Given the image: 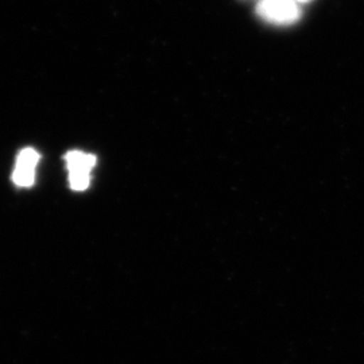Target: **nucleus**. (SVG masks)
I'll use <instances>...</instances> for the list:
<instances>
[{"instance_id": "obj_1", "label": "nucleus", "mask_w": 364, "mask_h": 364, "mask_svg": "<svg viewBox=\"0 0 364 364\" xmlns=\"http://www.w3.org/2000/svg\"><path fill=\"white\" fill-rule=\"evenodd\" d=\"M65 164L70 188L76 192L88 189L91 183V171L96 165V156L80 150H72L66 153Z\"/></svg>"}, {"instance_id": "obj_2", "label": "nucleus", "mask_w": 364, "mask_h": 364, "mask_svg": "<svg viewBox=\"0 0 364 364\" xmlns=\"http://www.w3.org/2000/svg\"><path fill=\"white\" fill-rule=\"evenodd\" d=\"M257 13L274 25H291L299 21L301 10L296 0H260Z\"/></svg>"}, {"instance_id": "obj_3", "label": "nucleus", "mask_w": 364, "mask_h": 364, "mask_svg": "<svg viewBox=\"0 0 364 364\" xmlns=\"http://www.w3.org/2000/svg\"><path fill=\"white\" fill-rule=\"evenodd\" d=\"M39 162L38 151L33 147H25L16 158L13 171V181L16 186L28 188L36 181V169Z\"/></svg>"}, {"instance_id": "obj_4", "label": "nucleus", "mask_w": 364, "mask_h": 364, "mask_svg": "<svg viewBox=\"0 0 364 364\" xmlns=\"http://www.w3.org/2000/svg\"><path fill=\"white\" fill-rule=\"evenodd\" d=\"M296 1H299V3H308V1H311V0H296Z\"/></svg>"}]
</instances>
